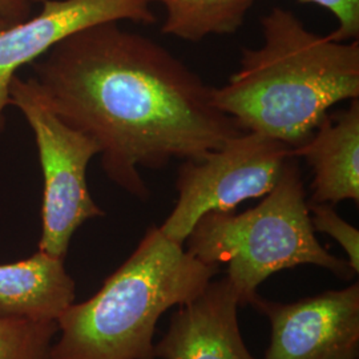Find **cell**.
<instances>
[{"label": "cell", "instance_id": "obj_8", "mask_svg": "<svg viewBox=\"0 0 359 359\" xmlns=\"http://www.w3.org/2000/svg\"><path fill=\"white\" fill-rule=\"evenodd\" d=\"M41 10L0 31V136L13 76L65 38L102 23H156L149 0H39Z\"/></svg>", "mask_w": 359, "mask_h": 359}, {"label": "cell", "instance_id": "obj_15", "mask_svg": "<svg viewBox=\"0 0 359 359\" xmlns=\"http://www.w3.org/2000/svg\"><path fill=\"white\" fill-rule=\"evenodd\" d=\"M316 4L333 13L338 27L329 36L337 41L355 40L359 36V0H298Z\"/></svg>", "mask_w": 359, "mask_h": 359}, {"label": "cell", "instance_id": "obj_6", "mask_svg": "<svg viewBox=\"0 0 359 359\" xmlns=\"http://www.w3.org/2000/svg\"><path fill=\"white\" fill-rule=\"evenodd\" d=\"M294 149L255 132H243L201 158L184 160L176 180L177 203L160 228L184 245L196 222L209 212H233L246 200L262 198L276 187Z\"/></svg>", "mask_w": 359, "mask_h": 359}, {"label": "cell", "instance_id": "obj_7", "mask_svg": "<svg viewBox=\"0 0 359 359\" xmlns=\"http://www.w3.org/2000/svg\"><path fill=\"white\" fill-rule=\"evenodd\" d=\"M270 323L264 359H358L359 283L283 304H250Z\"/></svg>", "mask_w": 359, "mask_h": 359}, {"label": "cell", "instance_id": "obj_14", "mask_svg": "<svg viewBox=\"0 0 359 359\" xmlns=\"http://www.w3.org/2000/svg\"><path fill=\"white\" fill-rule=\"evenodd\" d=\"M310 222L314 231L334 238L345 250L347 262L355 274L359 271V231L341 217L332 204L311 203L308 200Z\"/></svg>", "mask_w": 359, "mask_h": 359}, {"label": "cell", "instance_id": "obj_12", "mask_svg": "<svg viewBox=\"0 0 359 359\" xmlns=\"http://www.w3.org/2000/svg\"><path fill=\"white\" fill-rule=\"evenodd\" d=\"M165 8L161 32L187 41L234 34L257 0H149Z\"/></svg>", "mask_w": 359, "mask_h": 359}, {"label": "cell", "instance_id": "obj_9", "mask_svg": "<svg viewBox=\"0 0 359 359\" xmlns=\"http://www.w3.org/2000/svg\"><path fill=\"white\" fill-rule=\"evenodd\" d=\"M238 308L228 278L212 280L177 306L167 333L154 344L156 359H256L243 339Z\"/></svg>", "mask_w": 359, "mask_h": 359}, {"label": "cell", "instance_id": "obj_17", "mask_svg": "<svg viewBox=\"0 0 359 359\" xmlns=\"http://www.w3.org/2000/svg\"><path fill=\"white\" fill-rule=\"evenodd\" d=\"M10 25L6 22V20H3L1 18H0V31L3 29V28H6V27H8Z\"/></svg>", "mask_w": 359, "mask_h": 359}, {"label": "cell", "instance_id": "obj_5", "mask_svg": "<svg viewBox=\"0 0 359 359\" xmlns=\"http://www.w3.org/2000/svg\"><path fill=\"white\" fill-rule=\"evenodd\" d=\"M8 105L26 117L38 147L43 173L39 250L65 259L77 229L88 219L105 216L87 182L90 161L100 148L55 112L35 77L13 76Z\"/></svg>", "mask_w": 359, "mask_h": 359}, {"label": "cell", "instance_id": "obj_13", "mask_svg": "<svg viewBox=\"0 0 359 359\" xmlns=\"http://www.w3.org/2000/svg\"><path fill=\"white\" fill-rule=\"evenodd\" d=\"M57 322L0 320V359H51Z\"/></svg>", "mask_w": 359, "mask_h": 359}, {"label": "cell", "instance_id": "obj_16", "mask_svg": "<svg viewBox=\"0 0 359 359\" xmlns=\"http://www.w3.org/2000/svg\"><path fill=\"white\" fill-rule=\"evenodd\" d=\"M36 0H0V18L10 26L20 23L31 16Z\"/></svg>", "mask_w": 359, "mask_h": 359}, {"label": "cell", "instance_id": "obj_11", "mask_svg": "<svg viewBox=\"0 0 359 359\" xmlns=\"http://www.w3.org/2000/svg\"><path fill=\"white\" fill-rule=\"evenodd\" d=\"M75 297L65 258L38 249L26 259L0 265V320L57 322Z\"/></svg>", "mask_w": 359, "mask_h": 359}, {"label": "cell", "instance_id": "obj_3", "mask_svg": "<svg viewBox=\"0 0 359 359\" xmlns=\"http://www.w3.org/2000/svg\"><path fill=\"white\" fill-rule=\"evenodd\" d=\"M218 273L149 226L100 290L60 316L51 359H156L160 317L200 294Z\"/></svg>", "mask_w": 359, "mask_h": 359}, {"label": "cell", "instance_id": "obj_4", "mask_svg": "<svg viewBox=\"0 0 359 359\" xmlns=\"http://www.w3.org/2000/svg\"><path fill=\"white\" fill-rule=\"evenodd\" d=\"M295 158L286 161L276 187L258 205L240 215L209 212L185 240V250L203 264L228 265L225 277L240 306H250L261 283L281 270L314 265L345 281L357 276L347 259L318 241Z\"/></svg>", "mask_w": 359, "mask_h": 359}, {"label": "cell", "instance_id": "obj_2", "mask_svg": "<svg viewBox=\"0 0 359 359\" xmlns=\"http://www.w3.org/2000/svg\"><path fill=\"white\" fill-rule=\"evenodd\" d=\"M264 44L243 48L240 68L213 104L245 132L293 149L308 142L330 108L358 99L359 40L337 41L273 7L261 19Z\"/></svg>", "mask_w": 359, "mask_h": 359}, {"label": "cell", "instance_id": "obj_10", "mask_svg": "<svg viewBox=\"0 0 359 359\" xmlns=\"http://www.w3.org/2000/svg\"><path fill=\"white\" fill-rule=\"evenodd\" d=\"M313 170L309 201L338 204L359 201V100L345 111L325 116L308 142L294 149Z\"/></svg>", "mask_w": 359, "mask_h": 359}, {"label": "cell", "instance_id": "obj_1", "mask_svg": "<svg viewBox=\"0 0 359 359\" xmlns=\"http://www.w3.org/2000/svg\"><path fill=\"white\" fill-rule=\"evenodd\" d=\"M31 65L55 112L99 145L108 179L142 201L140 168L201 158L245 132L188 65L118 22L79 31Z\"/></svg>", "mask_w": 359, "mask_h": 359}]
</instances>
